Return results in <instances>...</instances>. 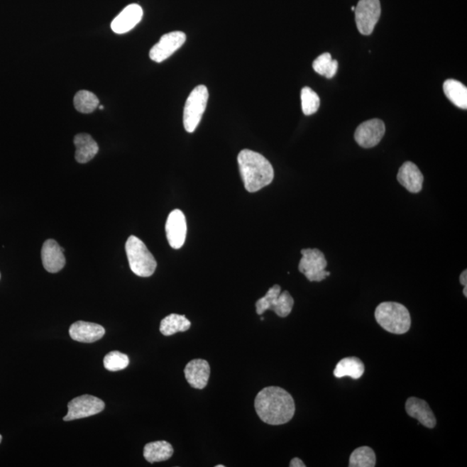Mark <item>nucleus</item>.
Listing matches in <instances>:
<instances>
[{
	"mask_svg": "<svg viewBox=\"0 0 467 467\" xmlns=\"http://www.w3.org/2000/svg\"><path fill=\"white\" fill-rule=\"evenodd\" d=\"M143 17V10L137 4L125 8L111 23V29L117 34H124L133 30Z\"/></svg>",
	"mask_w": 467,
	"mask_h": 467,
	"instance_id": "2eb2a0df",
	"label": "nucleus"
},
{
	"mask_svg": "<svg viewBox=\"0 0 467 467\" xmlns=\"http://www.w3.org/2000/svg\"><path fill=\"white\" fill-rule=\"evenodd\" d=\"M216 467H224V466H223V465H217V466H216Z\"/></svg>",
	"mask_w": 467,
	"mask_h": 467,
	"instance_id": "72a5a7b5",
	"label": "nucleus"
},
{
	"mask_svg": "<svg viewBox=\"0 0 467 467\" xmlns=\"http://www.w3.org/2000/svg\"><path fill=\"white\" fill-rule=\"evenodd\" d=\"M385 133V125L379 119L364 121L355 132V141L363 148H371L379 144Z\"/></svg>",
	"mask_w": 467,
	"mask_h": 467,
	"instance_id": "9b49d317",
	"label": "nucleus"
},
{
	"mask_svg": "<svg viewBox=\"0 0 467 467\" xmlns=\"http://www.w3.org/2000/svg\"><path fill=\"white\" fill-rule=\"evenodd\" d=\"M350 467L375 466V454L369 446H361L352 452L350 457Z\"/></svg>",
	"mask_w": 467,
	"mask_h": 467,
	"instance_id": "a878e982",
	"label": "nucleus"
},
{
	"mask_svg": "<svg viewBox=\"0 0 467 467\" xmlns=\"http://www.w3.org/2000/svg\"><path fill=\"white\" fill-rule=\"evenodd\" d=\"M185 41L186 35L182 31H172L162 35L160 42L150 50V58L154 62H162L180 49Z\"/></svg>",
	"mask_w": 467,
	"mask_h": 467,
	"instance_id": "9d476101",
	"label": "nucleus"
},
{
	"mask_svg": "<svg viewBox=\"0 0 467 467\" xmlns=\"http://www.w3.org/2000/svg\"><path fill=\"white\" fill-rule=\"evenodd\" d=\"M100 104L96 94L89 91L81 90L77 93L74 98L75 108L78 112L90 114L97 109Z\"/></svg>",
	"mask_w": 467,
	"mask_h": 467,
	"instance_id": "b1692460",
	"label": "nucleus"
},
{
	"mask_svg": "<svg viewBox=\"0 0 467 467\" xmlns=\"http://www.w3.org/2000/svg\"><path fill=\"white\" fill-rule=\"evenodd\" d=\"M366 370L364 364L358 358H346L339 361L336 366L334 374L336 378L350 377L355 380L362 378Z\"/></svg>",
	"mask_w": 467,
	"mask_h": 467,
	"instance_id": "412c9836",
	"label": "nucleus"
},
{
	"mask_svg": "<svg viewBox=\"0 0 467 467\" xmlns=\"http://www.w3.org/2000/svg\"><path fill=\"white\" fill-rule=\"evenodd\" d=\"M237 161L245 189L248 192H258L274 180V168L260 153L244 149L238 154Z\"/></svg>",
	"mask_w": 467,
	"mask_h": 467,
	"instance_id": "f03ea898",
	"label": "nucleus"
},
{
	"mask_svg": "<svg viewBox=\"0 0 467 467\" xmlns=\"http://www.w3.org/2000/svg\"><path fill=\"white\" fill-rule=\"evenodd\" d=\"M354 13L359 33L370 35L381 16V4L379 0H359Z\"/></svg>",
	"mask_w": 467,
	"mask_h": 467,
	"instance_id": "6e6552de",
	"label": "nucleus"
},
{
	"mask_svg": "<svg viewBox=\"0 0 467 467\" xmlns=\"http://www.w3.org/2000/svg\"><path fill=\"white\" fill-rule=\"evenodd\" d=\"M302 111L306 116H312L319 110L320 99L318 94L309 87H304L302 90Z\"/></svg>",
	"mask_w": 467,
	"mask_h": 467,
	"instance_id": "cd10ccee",
	"label": "nucleus"
},
{
	"mask_svg": "<svg viewBox=\"0 0 467 467\" xmlns=\"http://www.w3.org/2000/svg\"><path fill=\"white\" fill-rule=\"evenodd\" d=\"M68 409V414L63 418V421L65 422L87 418L101 413L105 409V403L100 398L93 395H83L71 400Z\"/></svg>",
	"mask_w": 467,
	"mask_h": 467,
	"instance_id": "1a4fd4ad",
	"label": "nucleus"
},
{
	"mask_svg": "<svg viewBox=\"0 0 467 467\" xmlns=\"http://www.w3.org/2000/svg\"><path fill=\"white\" fill-rule=\"evenodd\" d=\"M208 99L209 91L204 85L197 86L189 94L184 109V126L188 133H193L199 125Z\"/></svg>",
	"mask_w": 467,
	"mask_h": 467,
	"instance_id": "423d86ee",
	"label": "nucleus"
},
{
	"mask_svg": "<svg viewBox=\"0 0 467 467\" xmlns=\"http://www.w3.org/2000/svg\"><path fill=\"white\" fill-rule=\"evenodd\" d=\"M166 237L170 246L174 249L183 247L187 233L185 216L180 209H174L169 214L165 224Z\"/></svg>",
	"mask_w": 467,
	"mask_h": 467,
	"instance_id": "f8f14e48",
	"label": "nucleus"
},
{
	"mask_svg": "<svg viewBox=\"0 0 467 467\" xmlns=\"http://www.w3.org/2000/svg\"><path fill=\"white\" fill-rule=\"evenodd\" d=\"M209 375H211V367L207 360H192L185 368L186 381L194 389H204L208 385Z\"/></svg>",
	"mask_w": 467,
	"mask_h": 467,
	"instance_id": "ddd939ff",
	"label": "nucleus"
},
{
	"mask_svg": "<svg viewBox=\"0 0 467 467\" xmlns=\"http://www.w3.org/2000/svg\"><path fill=\"white\" fill-rule=\"evenodd\" d=\"M100 109H101V110H104V106H100Z\"/></svg>",
	"mask_w": 467,
	"mask_h": 467,
	"instance_id": "473e14b6",
	"label": "nucleus"
},
{
	"mask_svg": "<svg viewBox=\"0 0 467 467\" xmlns=\"http://www.w3.org/2000/svg\"><path fill=\"white\" fill-rule=\"evenodd\" d=\"M397 180L400 184L411 193H419L422 189L424 177L418 166L412 162H405L399 169Z\"/></svg>",
	"mask_w": 467,
	"mask_h": 467,
	"instance_id": "a211bd4d",
	"label": "nucleus"
},
{
	"mask_svg": "<svg viewBox=\"0 0 467 467\" xmlns=\"http://www.w3.org/2000/svg\"><path fill=\"white\" fill-rule=\"evenodd\" d=\"M375 320L383 329L393 334H405L411 326L409 310L397 302H383L375 312Z\"/></svg>",
	"mask_w": 467,
	"mask_h": 467,
	"instance_id": "7ed1b4c3",
	"label": "nucleus"
},
{
	"mask_svg": "<svg viewBox=\"0 0 467 467\" xmlns=\"http://www.w3.org/2000/svg\"><path fill=\"white\" fill-rule=\"evenodd\" d=\"M126 252L129 266L133 274L150 277L157 268V261L145 244L136 236H131L126 243Z\"/></svg>",
	"mask_w": 467,
	"mask_h": 467,
	"instance_id": "20e7f679",
	"label": "nucleus"
},
{
	"mask_svg": "<svg viewBox=\"0 0 467 467\" xmlns=\"http://www.w3.org/2000/svg\"><path fill=\"white\" fill-rule=\"evenodd\" d=\"M294 304L295 300L291 295L287 291L282 292V287L279 285H275L268 289L266 295L257 300L256 314L261 315L265 312L271 310L280 318H286L291 314Z\"/></svg>",
	"mask_w": 467,
	"mask_h": 467,
	"instance_id": "39448f33",
	"label": "nucleus"
},
{
	"mask_svg": "<svg viewBox=\"0 0 467 467\" xmlns=\"http://www.w3.org/2000/svg\"><path fill=\"white\" fill-rule=\"evenodd\" d=\"M76 145V160L78 163L86 164L92 160L99 152L97 141L88 133L77 134L74 138Z\"/></svg>",
	"mask_w": 467,
	"mask_h": 467,
	"instance_id": "6ab92c4d",
	"label": "nucleus"
},
{
	"mask_svg": "<svg viewBox=\"0 0 467 467\" xmlns=\"http://www.w3.org/2000/svg\"><path fill=\"white\" fill-rule=\"evenodd\" d=\"M0 277H1V275H0Z\"/></svg>",
	"mask_w": 467,
	"mask_h": 467,
	"instance_id": "c9c22d12",
	"label": "nucleus"
},
{
	"mask_svg": "<svg viewBox=\"0 0 467 467\" xmlns=\"http://www.w3.org/2000/svg\"><path fill=\"white\" fill-rule=\"evenodd\" d=\"M302 258L300 261L299 270L310 282H322L331 273L326 270L327 261L323 253L318 248H306L302 251Z\"/></svg>",
	"mask_w": 467,
	"mask_h": 467,
	"instance_id": "0eeeda50",
	"label": "nucleus"
},
{
	"mask_svg": "<svg viewBox=\"0 0 467 467\" xmlns=\"http://www.w3.org/2000/svg\"><path fill=\"white\" fill-rule=\"evenodd\" d=\"M1 441H2V436L1 434H0V442H1Z\"/></svg>",
	"mask_w": 467,
	"mask_h": 467,
	"instance_id": "f704fd0d",
	"label": "nucleus"
},
{
	"mask_svg": "<svg viewBox=\"0 0 467 467\" xmlns=\"http://www.w3.org/2000/svg\"><path fill=\"white\" fill-rule=\"evenodd\" d=\"M129 363L128 356L117 351L109 352L104 360L106 369L113 372L126 369L129 366Z\"/></svg>",
	"mask_w": 467,
	"mask_h": 467,
	"instance_id": "bb28decb",
	"label": "nucleus"
},
{
	"mask_svg": "<svg viewBox=\"0 0 467 467\" xmlns=\"http://www.w3.org/2000/svg\"><path fill=\"white\" fill-rule=\"evenodd\" d=\"M312 68L316 73L331 79L337 73L339 62L331 58L330 53H324L315 59L312 63Z\"/></svg>",
	"mask_w": 467,
	"mask_h": 467,
	"instance_id": "393cba45",
	"label": "nucleus"
},
{
	"mask_svg": "<svg viewBox=\"0 0 467 467\" xmlns=\"http://www.w3.org/2000/svg\"><path fill=\"white\" fill-rule=\"evenodd\" d=\"M443 90L455 106L461 109H467V89L461 82L449 79L443 84Z\"/></svg>",
	"mask_w": 467,
	"mask_h": 467,
	"instance_id": "4be33fe9",
	"label": "nucleus"
},
{
	"mask_svg": "<svg viewBox=\"0 0 467 467\" xmlns=\"http://www.w3.org/2000/svg\"><path fill=\"white\" fill-rule=\"evenodd\" d=\"M463 295H464L466 298V297H467V286L464 287V290H463Z\"/></svg>",
	"mask_w": 467,
	"mask_h": 467,
	"instance_id": "7c9ffc66",
	"label": "nucleus"
},
{
	"mask_svg": "<svg viewBox=\"0 0 467 467\" xmlns=\"http://www.w3.org/2000/svg\"><path fill=\"white\" fill-rule=\"evenodd\" d=\"M405 407L406 412L410 417L417 419L422 425L427 429H434L436 426V418L424 400L410 397L407 400Z\"/></svg>",
	"mask_w": 467,
	"mask_h": 467,
	"instance_id": "f3484780",
	"label": "nucleus"
},
{
	"mask_svg": "<svg viewBox=\"0 0 467 467\" xmlns=\"http://www.w3.org/2000/svg\"><path fill=\"white\" fill-rule=\"evenodd\" d=\"M70 335L75 341L89 344L102 339L105 335V329L98 324L77 322L71 324Z\"/></svg>",
	"mask_w": 467,
	"mask_h": 467,
	"instance_id": "dca6fc26",
	"label": "nucleus"
},
{
	"mask_svg": "<svg viewBox=\"0 0 467 467\" xmlns=\"http://www.w3.org/2000/svg\"><path fill=\"white\" fill-rule=\"evenodd\" d=\"M258 417L268 425H283L291 421L295 414V402L292 395L282 388H264L255 400Z\"/></svg>",
	"mask_w": 467,
	"mask_h": 467,
	"instance_id": "f257e3e1",
	"label": "nucleus"
},
{
	"mask_svg": "<svg viewBox=\"0 0 467 467\" xmlns=\"http://www.w3.org/2000/svg\"><path fill=\"white\" fill-rule=\"evenodd\" d=\"M41 256L43 268L49 273L55 274V273L61 271L65 266L66 259L63 254V249L53 239L45 241L42 248Z\"/></svg>",
	"mask_w": 467,
	"mask_h": 467,
	"instance_id": "4468645a",
	"label": "nucleus"
},
{
	"mask_svg": "<svg viewBox=\"0 0 467 467\" xmlns=\"http://www.w3.org/2000/svg\"><path fill=\"white\" fill-rule=\"evenodd\" d=\"M144 457L149 463L162 462L169 460L173 454V447L165 441L148 443L144 447Z\"/></svg>",
	"mask_w": 467,
	"mask_h": 467,
	"instance_id": "aec40b11",
	"label": "nucleus"
},
{
	"mask_svg": "<svg viewBox=\"0 0 467 467\" xmlns=\"http://www.w3.org/2000/svg\"><path fill=\"white\" fill-rule=\"evenodd\" d=\"M290 467H306V465L304 464V462L300 460L299 458H294L290 462Z\"/></svg>",
	"mask_w": 467,
	"mask_h": 467,
	"instance_id": "c85d7f7f",
	"label": "nucleus"
},
{
	"mask_svg": "<svg viewBox=\"0 0 467 467\" xmlns=\"http://www.w3.org/2000/svg\"><path fill=\"white\" fill-rule=\"evenodd\" d=\"M460 280H461V285H463V286H464V287L467 286V271L466 270H464V271L462 272V274L460 277Z\"/></svg>",
	"mask_w": 467,
	"mask_h": 467,
	"instance_id": "c756f323",
	"label": "nucleus"
},
{
	"mask_svg": "<svg viewBox=\"0 0 467 467\" xmlns=\"http://www.w3.org/2000/svg\"><path fill=\"white\" fill-rule=\"evenodd\" d=\"M355 9H356V7H355V6H352V7H351V11H355Z\"/></svg>",
	"mask_w": 467,
	"mask_h": 467,
	"instance_id": "2f4dec72",
	"label": "nucleus"
},
{
	"mask_svg": "<svg viewBox=\"0 0 467 467\" xmlns=\"http://www.w3.org/2000/svg\"><path fill=\"white\" fill-rule=\"evenodd\" d=\"M191 326V322L185 315L172 314L162 319L160 330L164 336H172L188 331Z\"/></svg>",
	"mask_w": 467,
	"mask_h": 467,
	"instance_id": "5701e85b",
	"label": "nucleus"
}]
</instances>
